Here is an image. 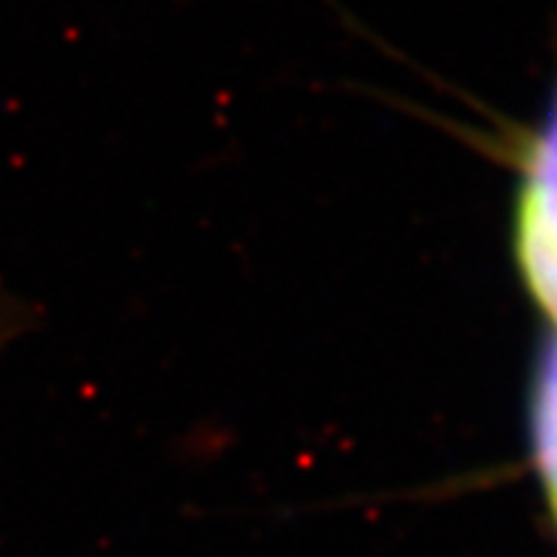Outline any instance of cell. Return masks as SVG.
Masks as SVG:
<instances>
[{"label":"cell","instance_id":"obj_1","mask_svg":"<svg viewBox=\"0 0 557 557\" xmlns=\"http://www.w3.org/2000/svg\"><path fill=\"white\" fill-rule=\"evenodd\" d=\"M516 255L527 289L557 325V79L544 127L523 156Z\"/></svg>","mask_w":557,"mask_h":557},{"label":"cell","instance_id":"obj_2","mask_svg":"<svg viewBox=\"0 0 557 557\" xmlns=\"http://www.w3.org/2000/svg\"><path fill=\"white\" fill-rule=\"evenodd\" d=\"M17 332H21V318H17V311H12L3 300H0V346Z\"/></svg>","mask_w":557,"mask_h":557},{"label":"cell","instance_id":"obj_3","mask_svg":"<svg viewBox=\"0 0 557 557\" xmlns=\"http://www.w3.org/2000/svg\"><path fill=\"white\" fill-rule=\"evenodd\" d=\"M546 502H549V512H552V521H555V530H557V487L546 493Z\"/></svg>","mask_w":557,"mask_h":557}]
</instances>
